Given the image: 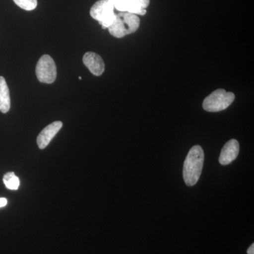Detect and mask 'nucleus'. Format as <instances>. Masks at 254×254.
I'll use <instances>...</instances> for the list:
<instances>
[{"instance_id":"0eeeda50","label":"nucleus","mask_w":254,"mask_h":254,"mask_svg":"<svg viewBox=\"0 0 254 254\" xmlns=\"http://www.w3.org/2000/svg\"><path fill=\"white\" fill-rule=\"evenodd\" d=\"M63 124L62 122L57 121L47 126L38 135L37 138V144L41 149L46 148L53 138L60 131Z\"/></svg>"},{"instance_id":"7ed1b4c3","label":"nucleus","mask_w":254,"mask_h":254,"mask_svg":"<svg viewBox=\"0 0 254 254\" xmlns=\"http://www.w3.org/2000/svg\"><path fill=\"white\" fill-rule=\"evenodd\" d=\"M235 95L232 92L217 89L210 93L203 102V108L210 113H218L230 106L235 100Z\"/></svg>"},{"instance_id":"9d476101","label":"nucleus","mask_w":254,"mask_h":254,"mask_svg":"<svg viewBox=\"0 0 254 254\" xmlns=\"http://www.w3.org/2000/svg\"><path fill=\"white\" fill-rule=\"evenodd\" d=\"M11 107L9 87L3 76H0V112L6 113Z\"/></svg>"},{"instance_id":"ddd939ff","label":"nucleus","mask_w":254,"mask_h":254,"mask_svg":"<svg viewBox=\"0 0 254 254\" xmlns=\"http://www.w3.org/2000/svg\"><path fill=\"white\" fill-rule=\"evenodd\" d=\"M6 204H7V200L5 198H0V208L4 207Z\"/></svg>"},{"instance_id":"9b49d317","label":"nucleus","mask_w":254,"mask_h":254,"mask_svg":"<svg viewBox=\"0 0 254 254\" xmlns=\"http://www.w3.org/2000/svg\"><path fill=\"white\" fill-rule=\"evenodd\" d=\"M3 182L8 190H17L19 187V179L15 175L14 173H6L3 177Z\"/></svg>"},{"instance_id":"39448f33","label":"nucleus","mask_w":254,"mask_h":254,"mask_svg":"<svg viewBox=\"0 0 254 254\" xmlns=\"http://www.w3.org/2000/svg\"><path fill=\"white\" fill-rule=\"evenodd\" d=\"M36 73L37 78L43 83H54L57 78V67L54 60L50 55L42 56L37 63Z\"/></svg>"},{"instance_id":"f8f14e48","label":"nucleus","mask_w":254,"mask_h":254,"mask_svg":"<svg viewBox=\"0 0 254 254\" xmlns=\"http://www.w3.org/2000/svg\"><path fill=\"white\" fill-rule=\"evenodd\" d=\"M15 4L26 11H32L36 9L38 1L37 0H13Z\"/></svg>"},{"instance_id":"4468645a","label":"nucleus","mask_w":254,"mask_h":254,"mask_svg":"<svg viewBox=\"0 0 254 254\" xmlns=\"http://www.w3.org/2000/svg\"><path fill=\"white\" fill-rule=\"evenodd\" d=\"M247 254H254V244H252V245L250 246V248L247 250Z\"/></svg>"},{"instance_id":"20e7f679","label":"nucleus","mask_w":254,"mask_h":254,"mask_svg":"<svg viewBox=\"0 0 254 254\" xmlns=\"http://www.w3.org/2000/svg\"><path fill=\"white\" fill-rule=\"evenodd\" d=\"M113 0H99L92 6L90 14L98 21L103 29L111 26L116 17Z\"/></svg>"},{"instance_id":"f03ea898","label":"nucleus","mask_w":254,"mask_h":254,"mask_svg":"<svg viewBox=\"0 0 254 254\" xmlns=\"http://www.w3.org/2000/svg\"><path fill=\"white\" fill-rule=\"evenodd\" d=\"M139 26L140 18L137 15L128 12H119L108 29L112 36L122 38L135 33Z\"/></svg>"},{"instance_id":"6e6552de","label":"nucleus","mask_w":254,"mask_h":254,"mask_svg":"<svg viewBox=\"0 0 254 254\" xmlns=\"http://www.w3.org/2000/svg\"><path fill=\"white\" fill-rule=\"evenodd\" d=\"M83 64L93 75L99 76L105 71V63L103 58L99 55L88 52L83 58Z\"/></svg>"},{"instance_id":"2eb2a0df","label":"nucleus","mask_w":254,"mask_h":254,"mask_svg":"<svg viewBox=\"0 0 254 254\" xmlns=\"http://www.w3.org/2000/svg\"><path fill=\"white\" fill-rule=\"evenodd\" d=\"M78 79H79V80H81L82 79V78L81 77V76H79V77H78Z\"/></svg>"},{"instance_id":"1a4fd4ad","label":"nucleus","mask_w":254,"mask_h":254,"mask_svg":"<svg viewBox=\"0 0 254 254\" xmlns=\"http://www.w3.org/2000/svg\"><path fill=\"white\" fill-rule=\"evenodd\" d=\"M240 153V143L236 139L227 141L220 153L219 162L222 165H227L233 162Z\"/></svg>"},{"instance_id":"f257e3e1","label":"nucleus","mask_w":254,"mask_h":254,"mask_svg":"<svg viewBox=\"0 0 254 254\" xmlns=\"http://www.w3.org/2000/svg\"><path fill=\"white\" fill-rule=\"evenodd\" d=\"M204 163V152L200 145L190 148L183 167V178L188 187L194 186L199 180Z\"/></svg>"},{"instance_id":"423d86ee","label":"nucleus","mask_w":254,"mask_h":254,"mask_svg":"<svg viewBox=\"0 0 254 254\" xmlns=\"http://www.w3.org/2000/svg\"><path fill=\"white\" fill-rule=\"evenodd\" d=\"M115 9L119 12H128L131 14L144 16L150 0H113Z\"/></svg>"}]
</instances>
